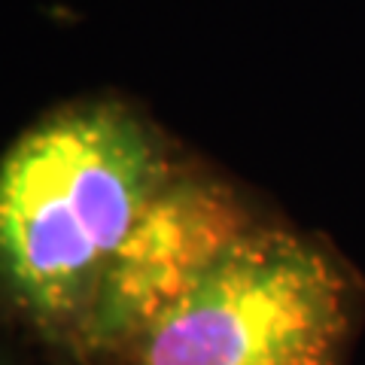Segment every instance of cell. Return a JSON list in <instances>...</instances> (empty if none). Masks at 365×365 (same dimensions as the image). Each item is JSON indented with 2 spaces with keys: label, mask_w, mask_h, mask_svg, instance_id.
I'll list each match as a JSON object with an SVG mask.
<instances>
[{
  "label": "cell",
  "mask_w": 365,
  "mask_h": 365,
  "mask_svg": "<svg viewBox=\"0 0 365 365\" xmlns=\"http://www.w3.org/2000/svg\"><path fill=\"white\" fill-rule=\"evenodd\" d=\"M186 153L125 98H76L0 158V319L71 356L101 277Z\"/></svg>",
  "instance_id": "1"
},
{
  "label": "cell",
  "mask_w": 365,
  "mask_h": 365,
  "mask_svg": "<svg viewBox=\"0 0 365 365\" xmlns=\"http://www.w3.org/2000/svg\"><path fill=\"white\" fill-rule=\"evenodd\" d=\"M362 302L332 244L268 216L101 365H347Z\"/></svg>",
  "instance_id": "2"
},
{
  "label": "cell",
  "mask_w": 365,
  "mask_h": 365,
  "mask_svg": "<svg viewBox=\"0 0 365 365\" xmlns=\"http://www.w3.org/2000/svg\"><path fill=\"white\" fill-rule=\"evenodd\" d=\"M265 220L225 177L186 158L110 259L67 359L101 365L119 353L186 299L237 237Z\"/></svg>",
  "instance_id": "3"
},
{
  "label": "cell",
  "mask_w": 365,
  "mask_h": 365,
  "mask_svg": "<svg viewBox=\"0 0 365 365\" xmlns=\"http://www.w3.org/2000/svg\"><path fill=\"white\" fill-rule=\"evenodd\" d=\"M0 365H6V362H4V359H0Z\"/></svg>",
  "instance_id": "4"
}]
</instances>
